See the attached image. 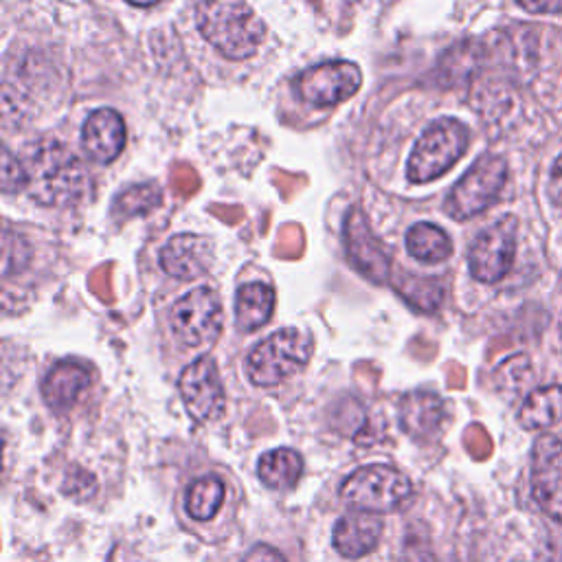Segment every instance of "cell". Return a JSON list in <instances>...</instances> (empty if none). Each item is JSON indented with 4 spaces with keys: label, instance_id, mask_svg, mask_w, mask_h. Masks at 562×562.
<instances>
[{
    "label": "cell",
    "instance_id": "obj_1",
    "mask_svg": "<svg viewBox=\"0 0 562 562\" xmlns=\"http://www.w3.org/2000/svg\"><path fill=\"white\" fill-rule=\"evenodd\" d=\"M26 193L44 206H72L88 195L90 173L79 156L55 138L31 145L24 154Z\"/></svg>",
    "mask_w": 562,
    "mask_h": 562
},
{
    "label": "cell",
    "instance_id": "obj_2",
    "mask_svg": "<svg viewBox=\"0 0 562 562\" xmlns=\"http://www.w3.org/2000/svg\"><path fill=\"white\" fill-rule=\"evenodd\" d=\"M195 24L202 37L228 59L255 55L263 40V22L244 0H200Z\"/></svg>",
    "mask_w": 562,
    "mask_h": 562
},
{
    "label": "cell",
    "instance_id": "obj_3",
    "mask_svg": "<svg viewBox=\"0 0 562 562\" xmlns=\"http://www.w3.org/2000/svg\"><path fill=\"white\" fill-rule=\"evenodd\" d=\"M312 349V338L301 329H279L250 349L246 358V373L257 386H274L303 369Z\"/></svg>",
    "mask_w": 562,
    "mask_h": 562
},
{
    "label": "cell",
    "instance_id": "obj_4",
    "mask_svg": "<svg viewBox=\"0 0 562 562\" xmlns=\"http://www.w3.org/2000/svg\"><path fill=\"white\" fill-rule=\"evenodd\" d=\"M468 140V127L461 121L450 116L432 121L408 156L406 178L415 184L439 178L463 156Z\"/></svg>",
    "mask_w": 562,
    "mask_h": 562
},
{
    "label": "cell",
    "instance_id": "obj_5",
    "mask_svg": "<svg viewBox=\"0 0 562 562\" xmlns=\"http://www.w3.org/2000/svg\"><path fill=\"white\" fill-rule=\"evenodd\" d=\"M340 496L360 512H393L411 496V481L393 465L371 463L347 476Z\"/></svg>",
    "mask_w": 562,
    "mask_h": 562
},
{
    "label": "cell",
    "instance_id": "obj_6",
    "mask_svg": "<svg viewBox=\"0 0 562 562\" xmlns=\"http://www.w3.org/2000/svg\"><path fill=\"white\" fill-rule=\"evenodd\" d=\"M507 180V162L501 156H481L452 187L446 198V213L454 220H470L483 213L501 193Z\"/></svg>",
    "mask_w": 562,
    "mask_h": 562
},
{
    "label": "cell",
    "instance_id": "obj_7",
    "mask_svg": "<svg viewBox=\"0 0 562 562\" xmlns=\"http://www.w3.org/2000/svg\"><path fill=\"white\" fill-rule=\"evenodd\" d=\"M222 301L211 288H195L171 307V327L187 347H209L222 331Z\"/></svg>",
    "mask_w": 562,
    "mask_h": 562
},
{
    "label": "cell",
    "instance_id": "obj_8",
    "mask_svg": "<svg viewBox=\"0 0 562 562\" xmlns=\"http://www.w3.org/2000/svg\"><path fill=\"white\" fill-rule=\"evenodd\" d=\"M360 83V68L351 61H325L303 70L294 79L299 97L318 108H329L347 101L358 92Z\"/></svg>",
    "mask_w": 562,
    "mask_h": 562
},
{
    "label": "cell",
    "instance_id": "obj_9",
    "mask_svg": "<svg viewBox=\"0 0 562 562\" xmlns=\"http://www.w3.org/2000/svg\"><path fill=\"white\" fill-rule=\"evenodd\" d=\"M516 250V217L507 215L479 233L470 246L468 263L474 279L496 283L503 279L514 261Z\"/></svg>",
    "mask_w": 562,
    "mask_h": 562
},
{
    "label": "cell",
    "instance_id": "obj_10",
    "mask_svg": "<svg viewBox=\"0 0 562 562\" xmlns=\"http://www.w3.org/2000/svg\"><path fill=\"white\" fill-rule=\"evenodd\" d=\"M180 395L187 404L189 415L200 422H215L226 411V395L220 380L217 364L211 356H202L193 360L178 380Z\"/></svg>",
    "mask_w": 562,
    "mask_h": 562
},
{
    "label": "cell",
    "instance_id": "obj_11",
    "mask_svg": "<svg viewBox=\"0 0 562 562\" xmlns=\"http://www.w3.org/2000/svg\"><path fill=\"white\" fill-rule=\"evenodd\" d=\"M531 490L540 509L562 522V441L553 435H542L533 443Z\"/></svg>",
    "mask_w": 562,
    "mask_h": 562
},
{
    "label": "cell",
    "instance_id": "obj_12",
    "mask_svg": "<svg viewBox=\"0 0 562 562\" xmlns=\"http://www.w3.org/2000/svg\"><path fill=\"white\" fill-rule=\"evenodd\" d=\"M345 244L349 252V261L364 277L375 283H386L391 274V257L382 248V244L371 233L364 215L358 209H351L345 222Z\"/></svg>",
    "mask_w": 562,
    "mask_h": 562
},
{
    "label": "cell",
    "instance_id": "obj_13",
    "mask_svg": "<svg viewBox=\"0 0 562 562\" xmlns=\"http://www.w3.org/2000/svg\"><path fill=\"white\" fill-rule=\"evenodd\" d=\"M160 266L176 279L202 277L211 266V244L202 235H173L160 250Z\"/></svg>",
    "mask_w": 562,
    "mask_h": 562
},
{
    "label": "cell",
    "instance_id": "obj_14",
    "mask_svg": "<svg viewBox=\"0 0 562 562\" xmlns=\"http://www.w3.org/2000/svg\"><path fill=\"white\" fill-rule=\"evenodd\" d=\"M81 145L94 162H112L125 145V125L121 114L112 108L94 110L83 123Z\"/></svg>",
    "mask_w": 562,
    "mask_h": 562
},
{
    "label": "cell",
    "instance_id": "obj_15",
    "mask_svg": "<svg viewBox=\"0 0 562 562\" xmlns=\"http://www.w3.org/2000/svg\"><path fill=\"white\" fill-rule=\"evenodd\" d=\"M446 422V404L430 391H413L400 402V424L413 439H432Z\"/></svg>",
    "mask_w": 562,
    "mask_h": 562
},
{
    "label": "cell",
    "instance_id": "obj_16",
    "mask_svg": "<svg viewBox=\"0 0 562 562\" xmlns=\"http://www.w3.org/2000/svg\"><path fill=\"white\" fill-rule=\"evenodd\" d=\"M382 527V520L371 512H349L334 527V547L345 558H362L380 542Z\"/></svg>",
    "mask_w": 562,
    "mask_h": 562
},
{
    "label": "cell",
    "instance_id": "obj_17",
    "mask_svg": "<svg viewBox=\"0 0 562 562\" xmlns=\"http://www.w3.org/2000/svg\"><path fill=\"white\" fill-rule=\"evenodd\" d=\"M90 382V373L81 362L61 360L44 378L42 393L53 408H68L77 402Z\"/></svg>",
    "mask_w": 562,
    "mask_h": 562
},
{
    "label": "cell",
    "instance_id": "obj_18",
    "mask_svg": "<svg viewBox=\"0 0 562 562\" xmlns=\"http://www.w3.org/2000/svg\"><path fill=\"white\" fill-rule=\"evenodd\" d=\"M560 419H562V384L533 389L525 397L518 411V422L525 430H540L558 424Z\"/></svg>",
    "mask_w": 562,
    "mask_h": 562
},
{
    "label": "cell",
    "instance_id": "obj_19",
    "mask_svg": "<svg viewBox=\"0 0 562 562\" xmlns=\"http://www.w3.org/2000/svg\"><path fill=\"white\" fill-rule=\"evenodd\" d=\"M274 310V290L266 283L252 281L239 288L237 299H235V318L239 329L244 331H255L268 318L272 316Z\"/></svg>",
    "mask_w": 562,
    "mask_h": 562
},
{
    "label": "cell",
    "instance_id": "obj_20",
    "mask_svg": "<svg viewBox=\"0 0 562 562\" xmlns=\"http://www.w3.org/2000/svg\"><path fill=\"white\" fill-rule=\"evenodd\" d=\"M259 479L272 490H292L303 472V459L292 448H274L261 454L257 463Z\"/></svg>",
    "mask_w": 562,
    "mask_h": 562
},
{
    "label": "cell",
    "instance_id": "obj_21",
    "mask_svg": "<svg viewBox=\"0 0 562 562\" xmlns=\"http://www.w3.org/2000/svg\"><path fill=\"white\" fill-rule=\"evenodd\" d=\"M406 248L408 252L426 263L443 261L452 255V241L439 226L430 222H419L408 228L406 233Z\"/></svg>",
    "mask_w": 562,
    "mask_h": 562
},
{
    "label": "cell",
    "instance_id": "obj_22",
    "mask_svg": "<svg viewBox=\"0 0 562 562\" xmlns=\"http://www.w3.org/2000/svg\"><path fill=\"white\" fill-rule=\"evenodd\" d=\"M224 501V483L217 476H202L187 492V512L195 520H211Z\"/></svg>",
    "mask_w": 562,
    "mask_h": 562
},
{
    "label": "cell",
    "instance_id": "obj_23",
    "mask_svg": "<svg viewBox=\"0 0 562 562\" xmlns=\"http://www.w3.org/2000/svg\"><path fill=\"white\" fill-rule=\"evenodd\" d=\"M160 204V189L154 184H136L130 187L127 191H123L114 206H112V215L114 217H132V215H145L151 209H156Z\"/></svg>",
    "mask_w": 562,
    "mask_h": 562
},
{
    "label": "cell",
    "instance_id": "obj_24",
    "mask_svg": "<svg viewBox=\"0 0 562 562\" xmlns=\"http://www.w3.org/2000/svg\"><path fill=\"white\" fill-rule=\"evenodd\" d=\"M395 288L400 290V294L411 303L415 305L417 310H424V312H432L439 307L441 299H443V290L437 281H430V279H406V281H400L395 283Z\"/></svg>",
    "mask_w": 562,
    "mask_h": 562
},
{
    "label": "cell",
    "instance_id": "obj_25",
    "mask_svg": "<svg viewBox=\"0 0 562 562\" xmlns=\"http://www.w3.org/2000/svg\"><path fill=\"white\" fill-rule=\"evenodd\" d=\"M531 378V362L527 356L518 353L507 358L498 369H496V384L501 389L509 391H520Z\"/></svg>",
    "mask_w": 562,
    "mask_h": 562
},
{
    "label": "cell",
    "instance_id": "obj_26",
    "mask_svg": "<svg viewBox=\"0 0 562 562\" xmlns=\"http://www.w3.org/2000/svg\"><path fill=\"white\" fill-rule=\"evenodd\" d=\"M61 490H64V494H68L75 501H86V498L94 496L97 481H94V476L90 472H86V470L75 465V468L68 470Z\"/></svg>",
    "mask_w": 562,
    "mask_h": 562
},
{
    "label": "cell",
    "instance_id": "obj_27",
    "mask_svg": "<svg viewBox=\"0 0 562 562\" xmlns=\"http://www.w3.org/2000/svg\"><path fill=\"white\" fill-rule=\"evenodd\" d=\"M2 189H4V193L26 189L24 165L18 158H13L7 147L2 149Z\"/></svg>",
    "mask_w": 562,
    "mask_h": 562
},
{
    "label": "cell",
    "instance_id": "obj_28",
    "mask_svg": "<svg viewBox=\"0 0 562 562\" xmlns=\"http://www.w3.org/2000/svg\"><path fill=\"white\" fill-rule=\"evenodd\" d=\"M465 446L470 450V454L474 459H485L490 457L492 452V441H490V435L483 426L479 424H472L468 430H465Z\"/></svg>",
    "mask_w": 562,
    "mask_h": 562
},
{
    "label": "cell",
    "instance_id": "obj_29",
    "mask_svg": "<svg viewBox=\"0 0 562 562\" xmlns=\"http://www.w3.org/2000/svg\"><path fill=\"white\" fill-rule=\"evenodd\" d=\"M549 198L553 204L562 206V154L555 158L553 169H551V178H549Z\"/></svg>",
    "mask_w": 562,
    "mask_h": 562
},
{
    "label": "cell",
    "instance_id": "obj_30",
    "mask_svg": "<svg viewBox=\"0 0 562 562\" xmlns=\"http://www.w3.org/2000/svg\"><path fill=\"white\" fill-rule=\"evenodd\" d=\"M244 562H285V558L268 544H257L246 553Z\"/></svg>",
    "mask_w": 562,
    "mask_h": 562
},
{
    "label": "cell",
    "instance_id": "obj_31",
    "mask_svg": "<svg viewBox=\"0 0 562 562\" xmlns=\"http://www.w3.org/2000/svg\"><path fill=\"white\" fill-rule=\"evenodd\" d=\"M531 13H562V0H518Z\"/></svg>",
    "mask_w": 562,
    "mask_h": 562
},
{
    "label": "cell",
    "instance_id": "obj_32",
    "mask_svg": "<svg viewBox=\"0 0 562 562\" xmlns=\"http://www.w3.org/2000/svg\"><path fill=\"white\" fill-rule=\"evenodd\" d=\"M130 4H134V7H151V4H156L158 0H127Z\"/></svg>",
    "mask_w": 562,
    "mask_h": 562
},
{
    "label": "cell",
    "instance_id": "obj_33",
    "mask_svg": "<svg viewBox=\"0 0 562 562\" xmlns=\"http://www.w3.org/2000/svg\"><path fill=\"white\" fill-rule=\"evenodd\" d=\"M560 331H562V323H560Z\"/></svg>",
    "mask_w": 562,
    "mask_h": 562
}]
</instances>
